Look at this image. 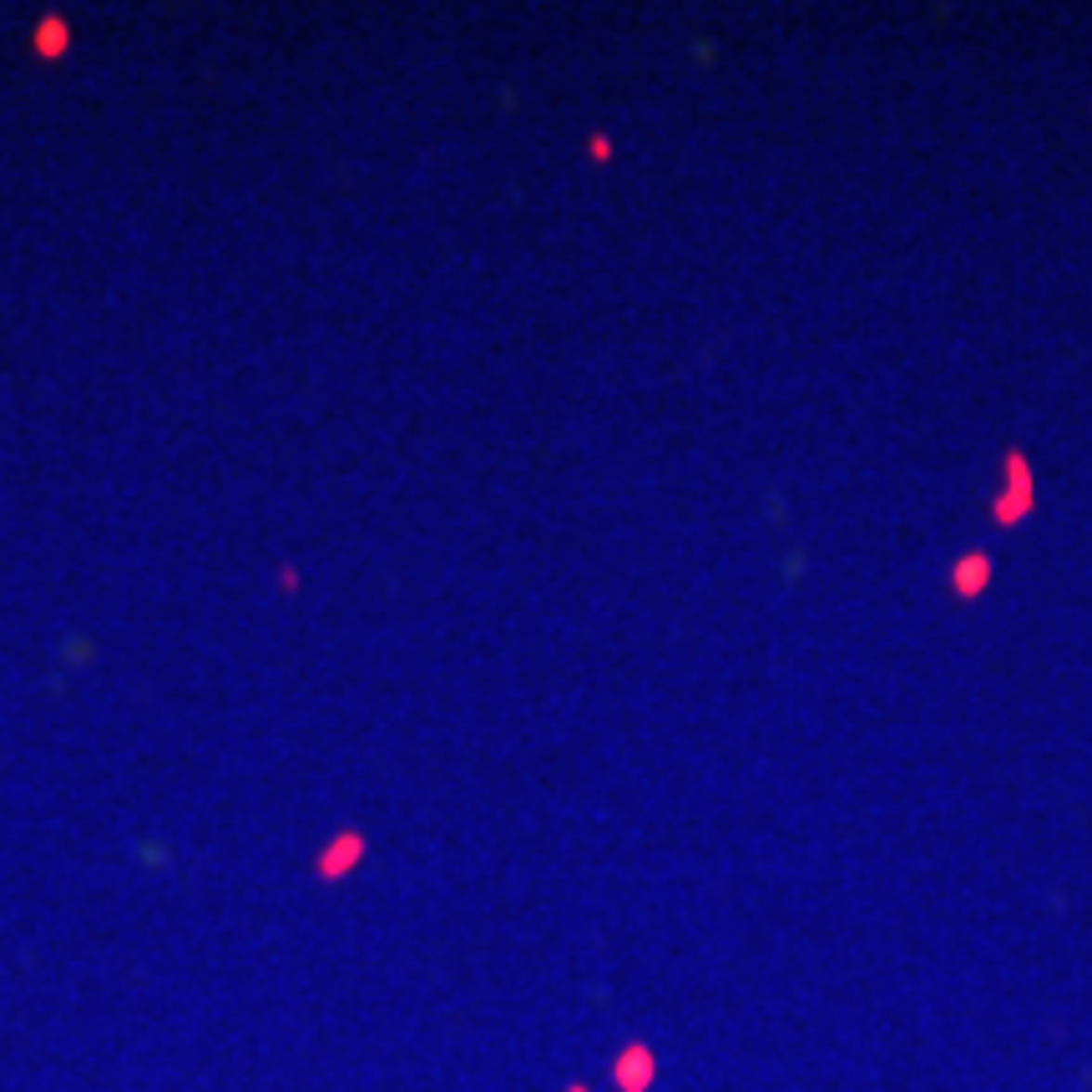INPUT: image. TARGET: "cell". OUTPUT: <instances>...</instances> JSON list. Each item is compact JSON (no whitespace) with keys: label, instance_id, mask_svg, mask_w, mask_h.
Segmentation results:
<instances>
[{"label":"cell","instance_id":"cell-1","mask_svg":"<svg viewBox=\"0 0 1092 1092\" xmlns=\"http://www.w3.org/2000/svg\"><path fill=\"white\" fill-rule=\"evenodd\" d=\"M360 849H364V840H360V835H339V840H335V849H329V855L319 860V875H339V865H344V860H354V855H360Z\"/></svg>","mask_w":1092,"mask_h":1092},{"label":"cell","instance_id":"cell-2","mask_svg":"<svg viewBox=\"0 0 1092 1092\" xmlns=\"http://www.w3.org/2000/svg\"><path fill=\"white\" fill-rule=\"evenodd\" d=\"M66 41H72V36H66V26L51 16V20L41 26V36H36V51H41V56H61V51H66Z\"/></svg>","mask_w":1092,"mask_h":1092}]
</instances>
